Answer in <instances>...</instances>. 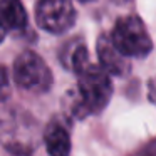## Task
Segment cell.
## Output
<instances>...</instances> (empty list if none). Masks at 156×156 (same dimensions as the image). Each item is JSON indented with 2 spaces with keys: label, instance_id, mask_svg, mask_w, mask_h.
I'll list each match as a JSON object with an SVG mask.
<instances>
[{
  "label": "cell",
  "instance_id": "obj_1",
  "mask_svg": "<svg viewBox=\"0 0 156 156\" xmlns=\"http://www.w3.org/2000/svg\"><path fill=\"white\" fill-rule=\"evenodd\" d=\"M41 139L39 124L20 106L0 108V144L12 156H32Z\"/></svg>",
  "mask_w": 156,
  "mask_h": 156
},
{
  "label": "cell",
  "instance_id": "obj_2",
  "mask_svg": "<svg viewBox=\"0 0 156 156\" xmlns=\"http://www.w3.org/2000/svg\"><path fill=\"white\" fill-rule=\"evenodd\" d=\"M77 98L72 104V112L77 118L101 112L112 96L109 74L101 66L89 62L81 72H77Z\"/></svg>",
  "mask_w": 156,
  "mask_h": 156
},
{
  "label": "cell",
  "instance_id": "obj_3",
  "mask_svg": "<svg viewBox=\"0 0 156 156\" xmlns=\"http://www.w3.org/2000/svg\"><path fill=\"white\" fill-rule=\"evenodd\" d=\"M14 82L22 91L42 94L52 86V72L45 61L32 51H24L14 62Z\"/></svg>",
  "mask_w": 156,
  "mask_h": 156
},
{
  "label": "cell",
  "instance_id": "obj_4",
  "mask_svg": "<svg viewBox=\"0 0 156 156\" xmlns=\"http://www.w3.org/2000/svg\"><path fill=\"white\" fill-rule=\"evenodd\" d=\"M111 41L126 57H144L153 49L151 37L141 19L136 15L118 19L111 32Z\"/></svg>",
  "mask_w": 156,
  "mask_h": 156
},
{
  "label": "cell",
  "instance_id": "obj_5",
  "mask_svg": "<svg viewBox=\"0 0 156 156\" xmlns=\"http://www.w3.org/2000/svg\"><path fill=\"white\" fill-rule=\"evenodd\" d=\"M35 19L41 29L51 34H64L74 25L76 10L71 0H39Z\"/></svg>",
  "mask_w": 156,
  "mask_h": 156
},
{
  "label": "cell",
  "instance_id": "obj_6",
  "mask_svg": "<svg viewBox=\"0 0 156 156\" xmlns=\"http://www.w3.org/2000/svg\"><path fill=\"white\" fill-rule=\"evenodd\" d=\"M98 57L99 64L108 74L112 76H124L126 72H129L131 66L129 61L124 54H121L118 47L112 44L111 37L108 35H101L98 41Z\"/></svg>",
  "mask_w": 156,
  "mask_h": 156
},
{
  "label": "cell",
  "instance_id": "obj_7",
  "mask_svg": "<svg viewBox=\"0 0 156 156\" xmlns=\"http://www.w3.org/2000/svg\"><path fill=\"white\" fill-rule=\"evenodd\" d=\"M42 139L49 156H71V134L62 121L52 119L45 126Z\"/></svg>",
  "mask_w": 156,
  "mask_h": 156
},
{
  "label": "cell",
  "instance_id": "obj_8",
  "mask_svg": "<svg viewBox=\"0 0 156 156\" xmlns=\"http://www.w3.org/2000/svg\"><path fill=\"white\" fill-rule=\"evenodd\" d=\"M0 20L7 29L24 30L27 27V12L20 0H0Z\"/></svg>",
  "mask_w": 156,
  "mask_h": 156
},
{
  "label": "cell",
  "instance_id": "obj_9",
  "mask_svg": "<svg viewBox=\"0 0 156 156\" xmlns=\"http://www.w3.org/2000/svg\"><path fill=\"white\" fill-rule=\"evenodd\" d=\"M9 96H10V79L7 69L0 64V101H5Z\"/></svg>",
  "mask_w": 156,
  "mask_h": 156
},
{
  "label": "cell",
  "instance_id": "obj_10",
  "mask_svg": "<svg viewBox=\"0 0 156 156\" xmlns=\"http://www.w3.org/2000/svg\"><path fill=\"white\" fill-rule=\"evenodd\" d=\"M134 156H156V139H153L149 144H146L143 149H139Z\"/></svg>",
  "mask_w": 156,
  "mask_h": 156
},
{
  "label": "cell",
  "instance_id": "obj_11",
  "mask_svg": "<svg viewBox=\"0 0 156 156\" xmlns=\"http://www.w3.org/2000/svg\"><path fill=\"white\" fill-rule=\"evenodd\" d=\"M148 96H149V101L156 104V77H153L149 81V86H148Z\"/></svg>",
  "mask_w": 156,
  "mask_h": 156
},
{
  "label": "cell",
  "instance_id": "obj_12",
  "mask_svg": "<svg viewBox=\"0 0 156 156\" xmlns=\"http://www.w3.org/2000/svg\"><path fill=\"white\" fill-rule=\"evenodd\" d=\"M5 35H7V27H5V25L2 24V20H0V44L4 42Z\"/></svg>",
  "mask_w": 156,
  "mask_h": 156
},
{
  "label": "cell",
  "instance_id": "obj_13",
  "mask_svg": "<svg viewBox=\"0 0 156 156\" xmlns=\"http://www.w3.org/2000/svg\"><path fill=\"white\" fill-rule=\"evenodd\" d=\"M79 2H91V0H79Z\"/></svg>",
  "mask_w": 156,
  "mask_h": 156
}]
</instances>
